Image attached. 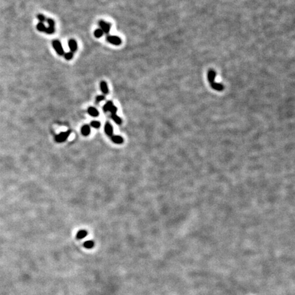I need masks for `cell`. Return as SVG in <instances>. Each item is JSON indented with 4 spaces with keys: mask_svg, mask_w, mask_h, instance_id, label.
<instances>
[{
    "mask_svg": "<svg viewBox=\"0 0 295 295\" xmlns=\"http://www.w3.org/2000/svg\"><path fill=\"white\" fill-rule=\"evenodd\" d=\"M215 77H216V73L215 70H210L208 73V81L210 83L211 87L217 91H221L224 90V86L220 84H217L215 82Z\"/></svg>",
    "mask_w": 295,
    "mask_h": 295,
    "instance_id": "6da1fadb",
    "label": "cell"
},
{
    "mask_svg": "<svg viewBox=\"0 0 295 295\" xmlns=\"http://www.w3.org/2000/svg\"><path fill=\"white\" fill-rule=\"evenodd\" d=\"M54 32H55V27H46V29H45V32H44L47 34H52L54 33Z\"/></svg>",
    "mask_w": 295,
    "mask_h": 295,
    "instance_id": "d6986e66",
    "label": "cell"
},
{
    "mask_svg": "<svg viewBox=\"0 0 295 295\" xmlns=\"http://www.w3.org/2000/svg\"><path fill=\"white\" fill-rule=\"evenodd\" d=\"M70 133H71V131H70V130H68V131H67L66 132H62V133H60L59 135H56L55 139V141H56L57 142H58V143L64 142L65 140L67 139L68 137L70 135Z\"/></svg>",
    "mask_w": 295,
    "mask_h": 295,
    "instance_id": "3957f363",
    "label": "cell"
},
{
    "mask_svg": "<svg viewBox=\"0 0 295 295\" xmlns=\"http://www.w3.org/2000/svg\"><path fill=\"white\" fill-rule=\"evenodd\" d=\"M52 45H53V47L55 49V51H56V53L59 55L62 56V55H64V51L63 46H62L60 41L58 40H53V43H52Z\"/></svg>",
    "mask_w": 295,
    "mask_h": 295,
    "instance_id": "7a4b0ae2",
    "label": "cell"
},
{
    "mask_svg": "<svg viewBox=\"0 0 295 295\" xmlns=\"http://www.w3.org/2000/svg\"><path fill=\"white\" fill-rule=\"evenodd\" d=\"M47 23L49 24V27H55V21L52 19H46Z\"/></svg>",
    "mask_w": 295,
    "mask_h": 295,
    "instance_id": "cb8c5ba5",
    "label": "cell"
},
{
    "mask_svg": "<svg viewBox=\"0 0 295 295\" xmlns=\"http://www.w3.org/2000/svg\"><path fill=\"white\" fill-rule=\"evenodd\" d=\"M84 246L85 248H87V249H92L94 246V241H86V242H84Z\"/></svg>",
    "mask_w": 295,
    "mask_h": 295,
    "instance_id": "2e32d148",
    "label": "cell"
},
{
    "mask_svg": "<svg viewBox=\"0 0 295 295\" xmlns=\"http://www.w3.org/2000/svg\"><path fill=\"white\" fill-rule=\"evenodd\" d=\"M113 102L112 101H108L107 103H106L105 105L104 106H103V111H105V112H107V111H109V109L111 108V106H113Z\"/></svg>",
    "mask_w": 295,
    "mask_h": 295,
    "instance_id": "9a60e30c",
    "label": "cell"
},
{
    "mask_svg": "<svg viewBox=\"0 0 295 295\" xmlns=\"http://www.w3.org/2000/svg\"><path fill=\"white\" fill-rule=\"evenodd\" d=\"M106 39H107V41L108 43H111V44H113V45H116V46L120 45L122 43L121 38L118 36H109L107 37Z\"/></svg>",
    "mask_w": 295,
    "mask_h": 295,
    "instance_id": "5b68a950",
    "label": "cell"
},
{
    "mask_svg": "<svg viewBox=\"0 0 295 295\" xmlns=\"http://www.w3.org/2000/svg\"><path fill=\"white\" fill-rule=\"evenodd\" d=\"M37 19L40 20V23L45 22V21L46 20V17H44L43 14H38Z\"/></svg>",
    "mask_w": 295,
    "mask_h": 295,
    "instance_id": "ffe728a7",
    "label": "cell"
},
{
    "mask_svg": "<svg viewBox=\"0 0 295 295\" xmlns=\"http://www.w3.org/2000/svg\"><path fill=\"white\" fill-rule=\"evenodd\" d=\"M68 46H69V49L70 50V52L73 53L76 52L77 51V49H78L77 43L76 42V40L73 39H71L68 41Z\"/></svg>",
    "mask_w": 295,
    "mask_h": 295,
    "instance_id": "8992f818",
    "label": "cell"
},
{
    "mask_svg": "<svg viewBox=\"0 0 295 295\" xmlns=\"http://www.w3.org/2000/svg\"><path fill=\"white\" fill-rule=\"evenodd\" d=\"M91 126H92V127H94V128H100V126H101V122H99L98 121H93L91 122Z\"/></svg>",
    "mask_w": 295,
    "mask_h": 295,
    "instance_id": "44dd1931",
    "label": "cell"
},
{
    "mask_svg": "<svg viewBox=\"0 0 295 295\" xmlns=\"http://www.w3.org/2000/svg\"><path fill=\"white\" fill-rule=\"evenodd\" d=\"M87 113H89V115L92 117H97L99 116V112L97 109L96 108L93 107H90L87 109Z\"/></svg>",
    "mask_w": 295,
    "mask_h": 295,
    "instance_id": "52a82bcc",
    "label": "cell"
},
{
    "mask_svg": "<svg viewBox=\"0 0 295 295\" xmlns=\"http://www.w3.org/2000/svg\"><path fill=\"white\" fill-rule=\"evenodd\" d=\"M99 24L100 27H101V29L105 34H108L110 32V30H111V25L110 23H107L105 21H104V20H99Z\"/></svg>",
    "mask_w": 295,
    "mask_h": 295,
    "instance_id": "277c9868",
    "label": "cell"
},
{
    "mask_svg": "<svg viewBox=\"0 0 295 295\" xmlns=\"http://www.w3.org/2000/svg\"><path fill=\"white\" fill-rule=\"evenodd\" d=\"M100 87H101V90L103 94H107L109 93V89H108L107 84V83L105 81H102L101 82Z\"/></svg>",
    "mask_w": 295,
    "mask_h": 295,
    "instance_id": "9c48e42d",
    "label": "cell"
},
{
    "mask_svg": "<svg viewBox=\"0 0 295 295\" xmlns=\"http://www.w3.org/2000/svg\"><path fill=\"white\" fill-rule=\"evenodd\" d=\"M81 131L82 135H84V136H87L90 134V126L88 125H85L82 126Z\"/></svg>",
    "mask_w": 295,
    "mask_h": 295,
    "instance_id": "30bf717a",
    "label": "cell"
},
{
    "mask_svg": "<svg viewBox=\"0 0 295 295\" xmlns=\"http://www.w3.org/2000/svg\"><path fill=\"white\" fill-rule=\"evenodd\" d=\"M105 131L106 134L109 137H111L113 135V127L111 126V124L109 123H107L105 126Z\"/></svg>",
    "mask_w": 295,
    "mask_h": 295,
    "instance_id": "ba28073f",
    "label": "cell"
},
{
    "mask_svg": "<svg viewBox=\"0 0 295 295\" xmlns=\"http://www.w3.org/2000/svg\"><path fill=\"white\" fill-rule=\"evenodd\" d=\"M64 58L66 59V60H72L73 58L74 53H72V52H68V53H64Z\"/></svg>",
    "mask_w": 295,
    "mask_h": 295,
    "instance_id": "ac0fdd59",
    "label": "cell"
},
{
    "mask_svg": "<svg viewBox=\"0 0 295 295\" xmlns=\"http://www.w3.org/2000/svg\"><path fill=\"white\" fill-rule=\"evenodd\" d=\"M105 99V96L104 95H99L96 98V102L99 103V102H101V101H104Z\"/></svg>",
    "mask_w": 295,
    "mask_h": 295,
    "instance_id": "7402d4cb",
    "label": "cell"
},
{
    "mask_svg": "<svg viewBox=\"0 0 295 295\" xmlns=\"http://www.w3.org/2000/svg\"><path fill=\"white\" fill-rule=\"evenodd\" d=\"M111 118L116 124H118V125H121L122 124V119L116 114H111Z\"/></svg>",
    "mask_w": 295,
    "mask_h": 295,
    "instance_id": "4fadbf2b",
    "label": "cell"
},
{
    "mask_svg": "<svg viewBox=\"0 0 295 295\" xmlns=\"http://www.w3.org/2000/svg\"><path fill=\"white\" fill-rule=\"evenodd\" d=\"M111 139H112L113 142L116 143H123V138L121 136H119V135H113V136H111Z\"/></svg>",
    "mask_w": 295,
    "mask_h": 295,
    "instance_id": "8fae6325",
    "label": "cell"
},
{
    "mask_svg": "<svg viewBox=\"0 0 295 295\" xmlns=\"http://www.w3.org/2000/svg\"><path fill=\"white\" fill-rule=\"evenodd\" d=\"M87 231L85 230H80L78 232H77V239H84V238L87 236Z\"/></svg>",
    "mask_w": 295,
    "mask_h": 295,
    "instance_id": "7c38bea8",
    "label": "cell"
},
{
    "mask_svg": "<svg viewBox=\"0 0 295 295\" xmlns=\"http://www.w3.org/2000/svg\"><path fill=\"white\" fill-rule=\"evenodd\" d=\"M36 28H37L38 30L39 31V32H45V29H46V27H45V25H44V24L43 23H40V22L39 23L37 24Z\"/></svg>",
    "mask_w": 295,
    "mask_h": 295,
    "instance_id": "5bb4252c",
    "label": "cell"
},
{
    "mask_svg": "<svg viewBox=\"0 0 295 295\" xmlns=\"http://www.w3.org/2000/svg\"><path fill=\"white\" fill-rule=\"evenodd\" d=\"M117 111H118V108L116 107V106L113 105L111 106V108L109 109V111H110L111 112V114H116V112H117Z\"/></svg>",
    "mask_w": 295,
    "mask_h": 295,
    "instance_id": "603a6c76",
    "label": "cell"
},
{
    "mask_svg": "<svg viewBox=\"0 0 295 295\" xmlns=\"http://www.w3.org/2000/svg\"><path fill=\"white\" fill-rule=\"evenodd\" d=\"M103 34H104V33H103V32H102L101 29H96V30L94 31V36H95L96 38H97L102 37Z\"/></svg>",
    "mask_w": 295,
    "mask_h": 295,
    "instance_id": "e0dca14e",
    "label": "cell"
}]
</instances>
